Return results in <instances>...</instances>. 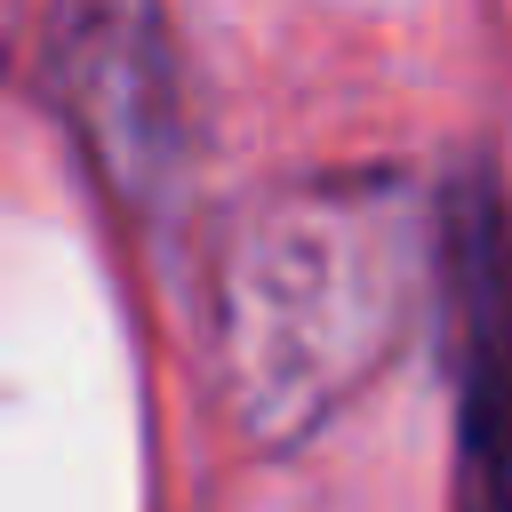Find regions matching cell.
<instances>
[{
    "mask_svg": "<svg viewBox=\"0 0 512 512\" xmlns=\"http://www.w3.org/2000/svg\"><path fill=\"white\" fill-rule=\"evenodd\" d=\"M440 272V208L400 168H328L256 192L208 272L216 400L256 448H304L408 344Z\"/></svg>",
    "mask_w": 512,
    "mask_h": 512,
    "instance_id": "cell-1",
    "label": "cell"
},
{
    "mask_svg": "<svg viewBox=\"0 0 512 512\" xmlns=\"http://www.w3.org/2000/svg\"><path fill=\"white\" fill-rule=\"evenodd\" d=\"M440 312L456 384V512H512V208L488 168L440 200Z\"/></svg>",
    "mask_w": 512,
    "mask_h": 512,
    "instance_id": "cell-3",
    "label": "cell"
},
{
    "mask_svg": "<svg viewBox=\"0 0 512 512\" xmlns=\"http://www.w3.org/2000/svg\"><path fill=\"white\" fill-rule=\"evenodd\" d=\"M48 104L120 200H152L184 152V80L160 0H56L48 16Z\"/></svg>",
    "mask_w": 512,
    "mask_h": 512,
    "instance_id": "cell-2",
    "label": "cell"
}]
</instances>
